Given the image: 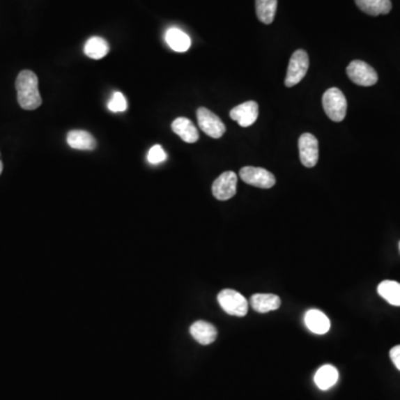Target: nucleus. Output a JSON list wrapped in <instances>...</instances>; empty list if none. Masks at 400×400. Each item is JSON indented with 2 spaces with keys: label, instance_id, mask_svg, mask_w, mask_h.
Listing matches in <instances>:
<instances>
[{
  "label": "nucleus",
  "instance_id": "9b49d317",
  "mask_svg": "<svg viewBox=\"0 0 400 400\" xmlns=\"http://www.w3.org/2000/svg\"><path fill=\"white\" fill-rule=\"evenodd\" d=\"M190 334L200 345L207 346L214 343L216 340V327L205 321H198L190 326Z\"/></svg>",
  "mask_w": 400,
  "mask_h": 400
},
{
  "label": "nucleus",
  "instance_id": "f257e3e1",
  "mask_svg": "<svg viewBox=\"0 0 400 400\" xmlns=\"http://www.w3.org/2000/svg\"><path fill=\"white\" fill-rule=\"evenodd\" d=\"M17 99L20 107L35 110L41 106L43 99L38 89V77L31 70H22L16 79Z\"/></svg>",
  "mask_w": 400,
  "mask_h": 400
},
{
  "label": "nucleus",
  "instance_id": "5701e85b",
  "mask_svg": "<svg viewBox=\"0 0 400 400\" xmlns=\"http://www.w3.org/2000/svg\"><path fill=\"white\" fill-rule=\"evenodd\" d=\"M166 160H167V155L164 153L162 146H154V147L149 151L148 162H151V164H162V162H164Z\"/></svg>",
  "mask_w": 400,
  "mask_h": 400
},
{
  "label": "nucleus",
  "instance_id": "4be33fe9",
  "mask_svg": "<svg viewBox=\"0 0 400 400\" xmlns=\"http://www.w3.org/2000/svg\"><path fill=\"white\" fill-rule=\"evenodd\" d=\"M108 109L113 113H123L127 109L126 98L121 93H115L108 102Z\"/></svg>",
  "mask_w": 400,
  "mask_h": 400
},
{
  "label": "nucleus",
  "instance_id": "9d476101",
  "mask_svg": "<svg viewBox=\"0 0 400 400\" xmlns=\"http://www.w3.org/2000/svg\"><path fill=\"white\" fill-rule=\"evenodd\" d=\"M259 114V107L256 102H246L238 105L231 110V118L237 121L239 126L249 127L256 123Z\"/></svg>",
  "mask_w": 400,
  "mask_h": 400
},
{
  "label": "nucleus",
  "instance_id": "dca6fc26",
  "mask_svg": "<svg viewBox=\"0 0 400 400\" xmlns=\"http://www.w3.org/2000/svg\"><path fill=\"white\" fill-rule=\"evenodd\" d=\"M338 378H339L338 370L332 364H325L317 370L314 379L319 390H328L336 385Z\"/></svg>",
  "mask_w": 400,
  "mask_h": 400
},
{
  "label": "nucleus",
  "instance_id": "6e6552de",
  "mask_svg": "<svg viewBox=\"0 0 400 400\" xmlns=\"http://www.w3.org/2000/svg\"><path fill=\"white\" fill-rule=\"evenodd\" d=\"M299 157L305 167H315L319 158L318 140L311 134H302L298 141Z\"/></svg>",
  "mask_w": 400,
  "mask_h": 400
},
{
  "label": "nucleus",
  "instance_id": "2eb2a0df",
  "mask_svg": "<svg viewBox=\"0 0 400 400\" xmlns=\"http://www.w3.org/2000/svg\"><path fill=\"white\" fill-rule=\"evenodd\" d=\"M280 298L272 293H255L250 298L252 309L257 313L266 314L280 307Z\"/></svg>",
  "mask_w": 400,
  "mask_h": 400
},
{
  "label": "nucleus",
  "instance_id": "20e7f679",
  "mask_svg": "<svg viewBox=\"0 0 400 400\" xmlns=\"http://www.w3.org/2000/svg\"><path fill=\"white\" fill-rule=\"evenodd\" d=\"M218 302L228 315L244 317L248 311L247 299L238 291L233 289H224L220 291L218 295Z\"/></svg>",
  "mask_w": 400,
  "mask_h": 400
},
{
  "label": "nucleus",
  "instance_id": "ddd939ff",
  "mask_svg": "<svg viewBox=\"0 0 400 400\" xmlns=\"http://www.w3.org/2000/svg\"><path fill=\"white\" fill-rule=\"evenodd\" d=\"M305 323L316 334H325L330 329V321L321 310H308L305 315Z\"/></svg>",
  "mask_w": 400,
  "mask_h": 400
},
{
  "label": "nucleus",
  "instance_id": "7ed1b4c3",
  "mask_svg": "<svg viewBox=\"0 0 400 400\" xmlns=\"http://www.w3.org/2000/svg\"><path fill=\"white\" fill-rule=\"evenodd\" d=\"M309 68V57L302 49L296 50L291 55L285 78L286 87H293L304 79Z\"/></svg>",
  "mask_w": 400,
  "mask_h": 400
},
{
  "label": "nucleus",
  "instance_id": "a878e982",
  "mask_svg": "<svg viewBox=\"0 0 400 400\" xmlns=\"http://www.w3.org/2000/svg\"><path fill=\"white\" fill-rule=\"evenodd\" d=\"M399 249H400V243H399Z\"/></svg>",
  "mask_w": 400,
  "mask_h": 400
},
{
  "label": "nucleus",
  "instance_id": "393cba45",
  "mask_svg": "<svg viewBox=\"0 0 400 400\" xmlns=\"http://www.w3.org/2000/svg\"><path fill=\"white\" fill-rule=\"evenodd\" d=\"M3 162L0 160V175H1V173H3Z\"/></svg>",
  "mask_w": 400,
  "mask_h": 400
},
{
  "label": "nucleus",
  "instance_id": "412c9836",
  "mask_svg": "<svg viewBox=\"0 0 400 400\" xmlns=\"http://www.w3.org/2000/svg\"><path fill=\"white\" fill-rule=\"evenodd\" d=\"M379 296L392 306H400V284L394 280H385L378 286Z\"/></svg>",
  "mask_w": 400,
  "mask_h": 400
},
{
  "label": "nucleus",
  "instance_id": "f3484780",
  "mask_svg": "<svg viewBox=\"0 0 400 400\" xmlns=\"http://www.w3.org/2000/svg\"><path fill=\"white\" fill-rule=\"evenodd\" d=\"M360 10L370 16L386 15L392 10L390 0H355Z\"/></svg>",
  "mask_w": 400,
  "mask_h": 400
},
{
  "label": "nucleus",
  "instance_id": "f03ea898",
  "mask_svg": "<svg viewBox=\"0 0 400 400\" xmlns=\"http://www.w3.org/2000/svg\"><path fill=\"white\" fill-rule=\"evenodd\" d=\"M323 107L328 118L336 123L343 121L347 113V99L343 91L338 88H329L323 93Z\"/></svg>",
  "mask_w": 400,
  "mask_h": 400
},
{
  "label": "nucleus",
  "instance_id": "39448f33",
  "mask_svg": "<svg viewBox=\"0 0 400 400\" xmlns=\"http://www.w3.org/2000/svg\"><path fill=\"white\" fill-rule=\"evenodd\" d=\"M351 82L362 87H370L378 82V75L373 67L362 61H354L346 69Z\"/></svg>",
  "mask_w": 400,
  "mask_h": 400
},
{
  "label": "nucleus",
  "instance_id": "4468645a",
  "mask_svg": "<svg viewBox=\"0 0 400 400\" xmlns=\"http://www.w3.org/2000/svg\"><path fill=\"white\" fill-rule=\"evenodd\" d=\"M171 129L185 143L194 144L199 139V132L195 125L188 118L179 117L171 123Z\"/></svg>",
  "mask_w": 400,
  "mask_h": 400
},
{
  "label": "nucleus",
  "instance_id": "a211bd4d",
  "mask_svg": "<svg viewBox=\"0 0 400 400\" xmlns=\"http://www.w3.org/2000/svg\"><path fill=\"white\" fill-rule=\"evenodd\" d=\"M166 41H167L168 46L174 52H187L192 45L190 36L178 28H170L169 31L166 33Z\"/></svg>",
  "mask_w": 400,
  "mask_h": 400
},
{
  "label": "nucleus",
  "instance_id": "6ab92c4d",
  "mask_svg": "<svg viewBox=\"0 0 400 400\" xmlns=\"http://www.w3.org/2000/svg\"><path fill=\"white\" fill-rule=\"evenodd\" d=\"M85 55L91 59H102L105 56H107L109 52V45L107 41L102 37H91L85 45Z\"/></svg>",
  "mask_w": 400,
  "mask_h": 400
},
{
  "label": "nucleus",
  "instance_id": "0eeeda50",
  "mask_svg": "<svg viewBox=\"0 0 400 400\" xmlns=\"http://www.w3.org/2000/svg\"><path fill=\"white\" fill-rule=\"evenodd\" d=\"M197 119L200 129L206 134H208L209 137L218 139L226 132L225 123H222V119L216 114L207 108L200 107L197 110Z\"/></svg>",
  "mask_w": 400,
  "mask_h": 400
},
{
  "label": "nucleus",
  "instance_id": "aec40b11",
  "mask_svg": "<svg viewBox=\"0 0 400 400\" xmlns=\"http://www.w3.org/2000/svg\"><path fill=\"white\" fill-rule=\"evenodd\" d=\"M277 0H256V14L263 24L270 25L277 11Z\"/></svg>",
  "mask_w": 400,
  "mask_h": 400
},
{
  "label": "nucleus",
  "instance_id": "1a4fd4ad",
  "mask_svg": "<svg viewBox=\"0 0 400 400\" xmlns=\"http://www.w3.org/2000/svg\"><path fill=\"white\" fill-rule=\"evenodd\" d=\"M213 195L218 200H228L236 195L237 175L233 171H226L214 181Z\"/></svg>",
  "mask_w": 400,
  "mask_h": 400
},
{
  "label": "nucleus",
  "instance_id": "b1692460",
  "mask_svg": "<svg viewBox=\"0 0 400 400\" xmlns=\"http://www.w3.org/2000/svg\"><path fill=\"white\" fill-rule=\"evenodd\" d=\"M390 360L395 364L396 368L400 370V345L395 346L394 348L390 351Z\"/></svg>",
  "mask_w": 400,
  "mask_h": 400
},
{
  "label": "nucleus",
  "instance_id": "423d86ee",
  "mask_svg": "<svg viewBox=\"0 0 400 400\" xmlns=\"http://www.w3.org/2000/svg\"><path fill=\"white\" fill-rule=\"evenodd\" d=\"M239 176L246 184L263 188V190H269L276 184L275 176L268 170L261 167L246 166V167L241 168Z\"/></svg>",
  "mask_w": 400,
  "mask_h": 400
},
{
  "label": "nucleus",
  "instance_id": "f8f14e48",
  "mask_svg": "<svg viewBox=\"0 0 400 400\" xmlns=\"http://www.w3.org/2000/svg\"><path fill=\"white\" fill-rule=\"evenodd\" d=\"M67 144L69 147L77 151H93L97 147V141L91 132L85 130H72L67 134Z\"/></svg>",
  "mask_w": 400,
  "mask_h": 400
}]
</instances>
